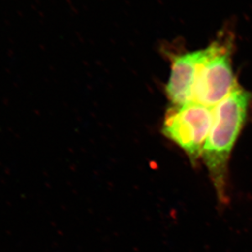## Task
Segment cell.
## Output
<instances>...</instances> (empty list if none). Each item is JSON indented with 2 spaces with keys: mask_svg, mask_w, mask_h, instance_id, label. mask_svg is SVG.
<instances>
[{
  "mask_svg": "<svg viewBox=\"0 0 252 252\" xmlns=\"http://www.w3.org/2000/svg\"><path fill=\"white\" fill-rule=\"evenodd\" d=\"M199 69L193 90V102L215 108L240 86L233 71L232 41L218 39Z\"/></svg>",
  "mask_w": 252,
  "mask_h": 252,
  "instance_id": "cell-2",
  "label": "cell"
},
{
  "mask_svg": "<svg viewBox=\"0 0 252 252\" xmlns=\"http://www.w3.org/2000/svg\"><path fill=\"white\" fill-rule=\"evenodd\" d=\"M213 119L214 108L197 102L171 106L165 113L161 131L195 162L201 157Z\"/></svg>",
  "mask_w": 252,
  "mask_h": 252,
  "instance_id": "cell-3",
  "label": "cell"
},
{
  "mask_svg": "<svg viewBox=\"0 0 252 252\" xmlns=\"http://www.w3.org/2000/svg\"><path fill=\"white\" fill-rule=\"evenodd\" d=\"M252 102V93L238 86L214 108L213 123L201 158L222 202L227 201L231 153L248 120Z\"/></svg>",
  "mask_w": 252,
  "mask_h": 252,
  "instance_id": "cell-1",
  "label": "cell"
},
{
  "mask_svg": "<svg viewBox=\"0 0 252 252\" xmlns=\"http://www.w3.org/2000/svg\"><path fill=\"white\" fill-rule=\"evenodd\" d=\"M211 51L209 45L203 49L173 56L165 94L171 106L193 102V90L201 64Z\"/></svg>",
  "mask_w": 252,
  "mask_h": 252,
  "instance_id": "cell-4",
  "label": "cell"
}]
</instances>
